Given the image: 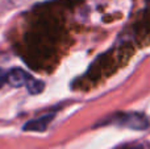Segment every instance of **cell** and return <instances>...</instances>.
<instances>
[{
	"mask_svg": "<svg viewBox=\"0 0 150 149\" xmlns=\"http://www.w3.org/2000/svg\"><path fill=\"white\" fill-rule=\"evenodd\" d=\"M54 114H45L41 115L40 118L32 119V120L26 121L23 126V131L24 132H44L47 129L49 124L53 121L54 119Z\"/></svg>",
	"mask_w": 150,
	"mask_h": 149,
	"instance_id": "2",
	"label": "cell"
},
{
	"mask_svg": "<svg viewBox=\"0 0 150 149\" xmlns=\"http://www.w3.org/2000/svg\"><path fill=\"white\" fill-rule=\"evenodd\" d=\"M5 83H7V71L0 67V89H1Z\"/></svg>",
	"mask_w": 150,
	"mask_h": 149,
	"instance_id": "5",
	"label": "cell"
},
{
	"mask_svg": "<svg viewBox=\"0 0 150 149\" xmlns=\"http://www.w3.org/2000/svg\"><path fill=\"white\" fill-rule=\"evenodd\" d=\"M30 78L32 77L28 74V71H25L21 67H12L7 71V83L16 89L26 86Z\"/></svg>",
	"mask_w": 150,
	"mask_h": 149,
	"instance_id": "3",
	"label": "cell"
},
{
	"mask_svg": "<svg viewBox=\"0 0 150 149\" xmlns=\"http://www.w3.org/2000/svg\"><path fill=\"white\" fill-rule=\"evenodd\" d=\"M26 90H28V92L30 95H38L40 92L44 91L45 89V83L42 81H40V79H36L32 77L30 81L28 82V84H26Z\"/></svg>",
	"mask_w": 150,
	"mask_h": 149,
	"instance_id": "4",
	"label": "cell"
},
{
	"mask_svg": "<svg viewBox=\"0 0 150 149\" xmlns=\"http://www.w3.org/2000/svg\"><path fill=\"white\" fill-rule=\"evenodd\" d=\"M98 126H117L134 131H145L149 128V120L145 118V115L138 112H117L100 121Z\"/></svg>",
	"mask_w": 150,
	"mask_h": 149,
	"instance_id": "1",
	"label": "cell"
}]
</instances>
